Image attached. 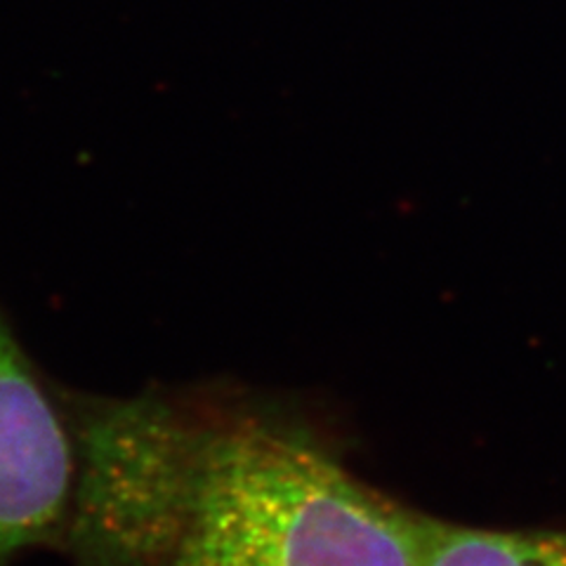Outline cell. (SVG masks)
<instances>
[{
  "label": "cell",
  "instance_id": "cell-1",
  "mask_svg": "<svg viewBox=\"0 0 566 566\" xmlns=\"http://www.w3.org/2000/svg\"><path fill=\"white\" fill-rule=\"evenodd\" d=\"M424 526L303 432L201 422L156 566H418Z\"/></svg>",
  "mask_w": 566,
  "mask_h": 566
},
{
  "label": "cell",
  "instance_id": "cell-4",
  "mask_svg": "<svg viewBox=\"0 0 566 566\" xmlns=\"http://www.w3.org/2000/svg\"><path fill=\"white\" fill-rule=\"evenodd\" d=\"M418 566H566V534L489 531L428 520Z\"/></svg>",
  "mask_w": 566,
  "mask_h": 566
},
{
  "label": "cell",
  "instance_id": "cell-2",
  "mask_svg": "<svg viewBox=\"0 0 566 566\" xmlns=\"http://www.w3.org/2000/svg\"><path fill=\"white\" fill-rule=\"evenodd\" d=\"M199 424L158 399L87 401L74 420L64 534L81 566H156L180 510Z\"/></svg>",
  "mask_w": 566,
  "mask_h": 566
},
{
  "label": "cell",
  "instance_id": "cell-3",
  "mask_svg": "<svg viewBox=\"0 0 566 566\" xmlns=\"http://www.w3.org/2000/svg\"><path fill=\"white\" fill-rule=\"evenodd\" d=\"M74 465L66 418L0 316V566L64 534Z\"/></svg>",
  "mask_w": 566,
  "mask_h": 566
}]
</instances>
